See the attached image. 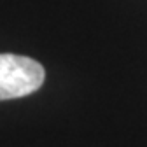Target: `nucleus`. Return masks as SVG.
<instances>
[{
    "mask_svg": "<svg viewBox=\"0 0 147 147\" xmlns=\"http://www.w3.org/2000/svg\"><path fill=\"white\" fill-rule=\"evenodd\" d=\"M46 79L44 67L21 54H0V102L35 93Z\"/></svg>",
    "mask_w": 147,
    "mask_h": 147,
    "instance_id": "f257e3e1",
    "label": "nucleus"
}]
</instances>
